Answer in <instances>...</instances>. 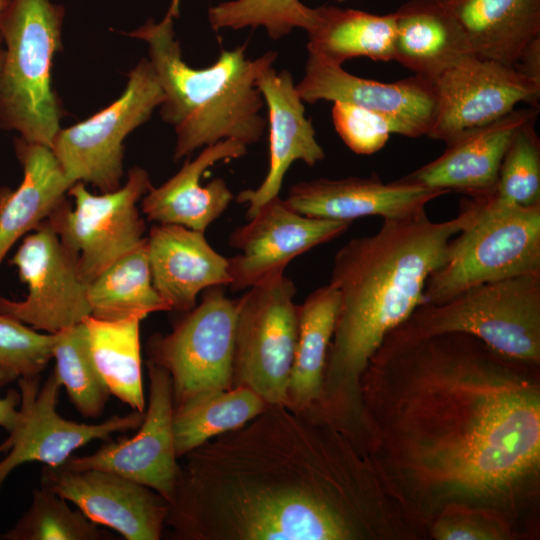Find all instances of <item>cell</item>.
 Listing matches in <instances>:
<instances>
[{"label": "cell", "mask_w": 540, "mask_h": 540, "mask_svg": "<svg viewBox=\"0 0 540 540\" xmlns=\"http://www.w3.org/2000/svg\"><path fill=\"white\" fill-rule=\"evenodd\" d=\"M470 215L465 200L459 214L443 222L431 221L426 211L384 220L376 233L351 239L335 254L329 284L339 307L322 395L309 412L359 446L367 443L363 373L386 335L424 302L427 279Z\"/></svg>", "instance_id": "obj_3"}, {"label": "cell", "mask_w": 540, "mask_h": 540, "mask_svg": "<svg viewBox=\"0 0 540 540\" xmlns=\"http://www.w3.org/2000/svg\"><path fill=\"white\" fill-rule=\"evenodd\" d=\"M147 247L153 285L170 311L189 312L201 291L230 284L228 258L211 247L204 232L157 224Z\"/></svg>", "instance_id": "obj_22"}, {"label": "cell", "mask_w": 540, "mask_h": 540, "mask_svg": "<svg viewBox=\"0 0 540 540\" xmlns=\"http://www.w3.org/2000/svg\"><path fill=\"white\" fill-rule=\"evenodd\" d=\"M296 287L273 276L236 300L232 387L243 386L269 406H286L298 335Z\"/></svg>", "instance_id": "obj_8"}, {"label": "cell", "mask_w": 540, "mask_h": 540, "mask_svg": "<svg viewBox=\"0 0 540 540\" xmlns=\"http://www.w3.org/2000/svg\"><path fill=\"white\" fill-rule=\"evenodd\" d=\"M109 533L99 529L67 500L41 486L33 491L27 512L13 528L0 535L3 540H103Z\"/></svg>", "instance_id": "obj_33"}, {"label": "cell", "mask_w": 540, "mask_h": 540, "mask_svg": "<svg viewBox=\"0 0 540 540\" xmlns=\"http://www.w3.org/2000/svg\"><path fill=\"white\" fill-rule=\"evenodd\" d=\"M336 1H338V2H343V1H346V0H336Z\"/></svg>", "instance_id": "obj_42"}, {"label": "cell", "mask_w": 540, "mask_h": 540, "mask_svg": "<svg viewBox=\"0 0 540 540\" xmlns=\"http://www.w3.org/2000/svg\"><path fill=\"white\" fill-rule=\"evenodd\" d=\"M173 17L168 11L160 22L149 20L128 33L148 47V59L164 94L160 115L176 134L173 159L179 161L227 139L247 146L259 142L267 121L261 115L265 104L256 81L273 66L278 53L267 51L251 59L245 43L221 50L210 66L191 67L182 57Z\"/></svg>", "instance_id": "obj_4"}, {"label": "cell", "mask_w": 540, "mask_h": 540, "mask_svg": "<svg viewBox=\"0 0 540 540\" xmlns=\"http://www.w3.org/2000/svg\"><path fill=\"white\" fill-rule=\"evenodd\" d=\"M20 419L0 445V489L18 466L38 461L47 466L64 464L76 449L93 440L110 441L115 432L136 429L145 411L114 415L100 424H85L61 417L56 405L62 387L54 370L43 385L40 375L18 379Z\"/></svg>", "instance_id": "obj_13"}, {"label": "cell", "mask_w": 540, "mask_h": 540, "mask_svg": "<svg viewBox=\"0 0 540 540\" xmlns=\"http://www.w3.org/2000/svg\"><path fill=\"white\" fill-rule=\"evenodd\" d=\"M10 264L27 285V295L20 301L0 295L1 314L51 334L91 315L88 283L47 220L24 237Z\"/></svg>", "instance_id": "obj_12"}, {"label": "cell", "mask_w": 540, "mask_h": 540, "mask_svg": "<svg viewBox=\"0 0 540 540\" xmlns=\"http://www.w3.org/2000/svg\"><path fill=\"white\" fill-rule=\"evenodd\" d=\"M394 61L434 80L472 55L464 34L442 0H410L395 12Z\"/></svg>", "instance_id": "obj_26"}, {"label": "cell", "mask_w": 540, "mask_h": 540, "mask_svg": "<svg viewBox=\"0 0 540 540\" xmlns=\"http://www.w3.org/2000/svg\"><path fill=\"white\" fill-rule=\"evenodd\" d=\"M514 68L526 77L540 83V38L528 46Z\"/></svg>", "instance_id": "obj_40"}, {"label": "cell", "mask_w": 540, "mask_h": 540, "mask_svg": "<svg viewBox=\"0 0 540 540\" xmlns=\"http://www.w3.org/2000/svg\"><path fill=\"white\" fill-rule=\"evenodd\" d=\"M236 300L207 288L198 306L166 335H153L149 359L170 375L173 406L203 392L232 388Z\"/></svg>", "instance_id": "obj_11"}, {"label": "cell", "mask_w": 540, "mask_h": 540, "mask_svg": "<svg viewBox=\"0 0 540 540\" xmlns=\"http://www.w3.org/2000/svg\"><path fill=\"white\" fill-rule=\"evenodd\" d=\"M458 22L470 53L514 67L540 38V0H442Z\"/></svg>", "instance_id": "obj_25"}, {"label": "cell", "mask_w": 540, "mask_h": 540, "mask_svg": "<svg viewBox=\"0 0 540 540\" xmlns=\"http://www.w3.org/2000/svg\"><path fill=\"white\" fill-rule=\"evenodd\" d=\"M538 108L514 109L492 123L453 137L439 157L399 180L469 197L491 193L513 136L523 124L537 118Z\"/></svg>", "instance_id": "obj_21"}, {"label": "cell", "mask_w": 540, "mask_h": 540, "mask_svg": "<svg viewBox=\"0 0 540 540\" xmlns=\"http://www.w3.org/2000/svg\"><path fill=\"white\" fill-rule=\"evenodd\" d=\"M64 12L50 0H10L0 14V127L48 147L61 129L52 66Z\"/></svg>", "instance_id": "obj_5"}, {"label": "cell", "mask_w": 540, "mask_h": 540, "mask_svg": "<svg viewBox=\"0 0 540 540\" xmlns=\"http://www.w3.org/2000/svg\"><path fill=\"white\" fill-rule=\"evenodd\" d=\"M351 223L308 217L280 196L272 198L229 237V245L239 251L228 258L229 287L239 291L284 274L294 258L337 238Z\"/></svg>", "instance_id": "obj_15"}, {"label": "cell", "mask_w": 540, "mask_h": 540, "mask_svg": "<svg viewBox=\"0 0 540 540\" xmlns=\"http://www.w3.org/2000/svg\"><path fill=\"white\" fill-rule=\"evenodd\" d=\"M396 330L415 336L473 335L509 358L540 366V273L471 287L438 304H421Z\"/></svg>", "instance_id": "obj_7"}, {"label": "cell", "mask_w": 540, "mask_h": 540, "mask_svg": "<svg viewBox=\"0 0 540 540\" xmlns=\"http://www.w3.org/2000/svg\"><path fill=\"white\" fill-rule=\"evenodd\" d=\"M9 1L10 0H0V14L4 10V8L6 7V5L8 4ZM2 55H3V45H2V39H1V36H0V62H1V59H2Z\"/></svg>", "instance_id": "obj_41"}, {"label": "cell", "mask_w": 540, "mask_h": 540, "mask_svg": "<svg viewBox=\"0 0 540 540\" xmlns=\"http://www.w3.org/2000/svg\"><path fill=\"white\" fill-rule=\"evenodd\" d=\"M54 372L74 407L87 418L102 415L109 390L91 356L83 322L54 333Z\"/></svg>", "instance_id": "obj_32"}, {"label": "cell", "mask_w": 540, "mask_h": 540, "mask_svg": "<svg viewBox=\"0 0 540 540\" xmlns=\"http://www.w3.org/2000/svg\"><path fill=\"white\" fill-rule=\"evenodd\" d=\"M149 403L139 431L131 438L107 441L90 455L62 464L73 470L109 471L151 488L170 504L179 464L172 430L173 393L169 373L148 360Z\"/></svg>", "instance_id": "obj_16"}, {"label": "cell", "mask_w": 540, "mask_h": 540, "mask_svg": "<svg viewBox=\"0 0 540 540\" xmlns=\"http://www.w3.org/2000/svg\"><path fill=\"white\" fill-rule=\"evenodd\" d=\"M315 8L300 0H231L212 6L208 19L213 30L265 28L269 38L281 39L295 28L308 30Z\"/></svg>", "instance_id": "obj_34"}, {"label": "cell", "mask_w": 540, "mask_h": 540, "mask_svg": "<svg viewBox=\"0 0 540 540\" xmlns=\"http://www.w3.org/2000/svg\"><path fill=\"white\" fill-rule=\"evenodd\" d=\"M361 395L369 453L427 530L450 503L496 509L519 530L540 491V366L467 333L393 329Z\"/></svg>", "instance_id": "obj_1"}, {"label": "cell", "mask_w": 540, "mask_h": 540, "mask_svg": "<svg viewBox=\"0 0 540 540\" xmlns=\"http://www.w3.org/2000/svg\"><path fill=\"white\" fill-rule=\"evenodd\" d=\"M247 145L222 140L201 149L192 160L159 187L143 196L142 212L158 224L180 225L195 231L205 230L227 209L234 195L222 178L201 185L202 175L220 161L246 155Z\"/></svg>", "instance_id": "obj_23"}, {"label": "cell", "mask_w": 540, "mask_h": 540, "mask_svg": "<svg viewBox=\"0 0 540 540\" xmlns=\"http://www.w3.org/2000/svg\"><path fill=\"white\" fill-rule=\"evenodd\" d=\"M307 51L343 65L366 57L372 61H394L395 15H377L362 10L323 5L315 8Z\"/></svg>", "instance_id": "obj_27"}, {"label": "cell", "mask_w": 540, "mask_h": 540, "mask_svg": "<svg viewBox=\"0 0 540 540\" xmlns=\"http://www.w3.org/2000/svg\"><path fill=\"white\" fill-rule=\"evenodd\" d=\"M152 186L149 173L137 166L129 170L123 186L100 195L77 182L67 193L75 208L64 198L48 217L88 284L145 239L146 226L137 203Z\"/></svg>", "instance_id": "obj_10"}, {"label": "cell", "mask_w": 540, "mask_h": 540, "mask_svg": "<svg viewBox=\"0 0 540 540\" xmlns=\"http://www.w3.org/2000/svg\"><path fill=\"white\" fill-rule=\"evenodd\" d=\"M448 193L399 179L385 183L372 175L300 181L289 188L284 200L291 209L308 217L352 222L366 216L383 220L409 218Z\"/></svg>", "instance_id": "obj_19"}, {"label": "cell", "mask_w": 540, "mask_h": 540, "mask_svg": "<svg viewBox=\"0 0 540 540\" xmlns=\"http://www.w3.org/2000/svg\"><path fill=\"white\" fill-rule=\"evenodd\" d=\"M165 524L180 540H418L371 455L332 424L268 406L188 452Z\"/></svg>", "instance_id": "obj_2"}, {"label": "cell", "mask_w": 540, "mask_h": 540, "mask_svg": "<svg viewBox=\"0 0 540 540\" xmlns=\"http://www.w3.org/2000/svg\"><path fill=\"white\" fill-rule=\"evenodd\" d=\"M142 317L101 320L93 316L82 322L88 332L93 362L110 394L133 410L144 411L140 322Z\"/></svg>", "instance_id": "obj_31"}, {"label": "cell", "mask_w": 540, "mask_h": 540, "mask_svg": "<svg viewBox=\"0 0 540 540\" xmlns=\"http://www.w3.org/2000/svg\"><path fill=\"white\" fill-rule=\"evenodd\" d=\"M339 296L330 284L314 290L298 307V335L287 389L286 407L305 413L319 402Z\"/></svg>", "instance_id": "obj_28"}, {"label": "cell", "mask_w": 540, "mask_h": 540, "mask_svg": "<svg viewBox=\"0 0 540 540\" xmlns=\"http://www.w3.org/2000/svg\"><path fill=\"white\" fill-rule=\"evenodd\" d=\"M54 333L40 334L0 313V387L40 375L53 358Z\"/></svg>", "instance_id": "obj_36"}, {"label": "cell", "mask_w": 540, "mask_h": 540, "mask_svg": "<svg viewBox=\"0 0 540 540\" xmlns=\"http://www.w3.org/2000/svg\"><path fill=\"white\" fill-rule=\"evenodd\" d=\"M41 486L73 503L92 522L126 540H159L169 503L151 488L118 474L44 465Z\"/></svg>", "instance_id": "obj_18"}, {"label": "cell", "mask_w": 540, "mask_h": 540, "mask_svg": "<svg viewBox=\"0 0 540 540\" xmlns=\"http://www.w3.org/2000/svg\"><path fill=\"white\" fill-rule=\"evenodd\" d=\"M333 126L354 153L371 155L381 150L391 134V122L381 114L350 103L335 101L331 111Z\"/></svg>", "instance_id": "obj_38"}, {"label": "cell", "mask_w": 540, "mask_h": 540, "mask_svg": "<svg viewBox=\"0 0 540 540\" xmlns=\"http://www.w3.org/2000/svg\"><path fill=\"white\" fill-rule=\"evenodd\" d=\"M164 100L156 72L142 58L128 74L122 94L86 120L56 134L51 150L72 183H91L102 193L121 187L124 140L151 118Z\"/></svg>", "instance_id": "obj_9"}, {"label": "cell", "mask_w": 540, "mask_h": 540, "mask_svg": "<svg viewBox=\"0 0 540 540\" xmlns=\"http://www.w3.org/2000/svg\"><path fill=\"white\" fill-rule=\"evenodd\" d=\"M268 406L243 386L199 393L173 406L176 457H184L208 440L242 427Z\"/></svg>", "instance_id": "obj_29"}, {"label": "cell", "mask_w": 540, "mask_h": 540, "mask_svg": "<svg viewBox=\"0 0 540 540\" xmlns=\"http://www.w3.org/2000/svg\"><path fill=\"white\" fill-rule=\"evenodd\" d=\"M296 88L303 102L341 101L377 112L391 122L395 134L410 138L428 135L436 111L435 86L428 78L366 79L311 52Z\"/></svg>", "instance_id": "obj_17"}, {"label": "cell", "mask_w": 540, "mask_h": 540, "mask_svg": "<svg viewBox=\"0 0 540 540\" xmlns=\"http://www.w3.org/2000/svg\"><path fill=\"white\" fill-rule=\"evenodd\" d=\"M428 536L435 540H511L522 534L496 509L450 503L433 517Z\"/></svg>", "instance_id": "obj_37"}, {"label": "cell", "mask_w": 540, "mask_h": 540, "mask_svg": "<svg viewBox=\"0 0 540 540\" xmlns=\"http://www.w3.org/2000/svg\"><path fill=\"white\" fill-rule=\"evenodd\" d=\"M436 111L428 137L447 142L492 123L520 103L538 106L540 83L516 68L473 55L444 70L433 80Z\"/></svg>", "instance_id": "obj_14"}, {"label": "cell", "mask_w": 540, "mask_h": 540, "mask_svg": "<svg viewBox=\"0 0 540 540\" xmlns=\"http://www.w3.org/2000/svg\"><path fill=\"white\" fill-rule=\"evenodd\" d=\"M256 86L268 114L269 166L257 188L245 189L235 198L236 202L248 205V219L267 201L279 196L292 163L302 161L313 167L325 158L291 73L276 71L271 66L260 74Z\"/></svg>", "instance_id": "obj_20"}, {"label": "cell", "mask_w": 540, "mask_h": 540, "mask_svg": "<svg viewBox=\"0 0 540 540\" xmlns=\"http://www.w3.org/2000/svg\"><path fill=\"white\" fill-rule=\"evenodd\" d=\"M20 391L10 389L4 398H0V426L8 433L12 432L20 419Z\"/></svg>", "instance_id": "obj_39"}, {"label": "cell", "mask_w": 540, "mask_h": 540, "mask_svg": "<svg viewBox=\"0 0 540 540\" xmlns=\"http://www.w3.org/2000/svg\"><path fill=\"white\" fill-rule=\"evenodd\" d=\"M23 179L11 190L0 188V264L15 243L48 219L73 185L50 147L14 139Z\"/></svg>", "instance_id": "obj_24"}, {"label": "cell", "mask_w": 540, "mask_h": 540, "mask_svg": "<svg viewBox=\"0 0 540 540\" xmlns=\"http://www.w3.org/2000/svg\"><path fill=\"white\" fill-rule=\"evenodd\" d=\"M535 121L533 118L517 130L502 159L492 194L503 202L540 205V139Z\"/></svg>", "instance_id": "obj_35"}, {"label": "cell", "mask_w": 540, "mask_h": 540, "mask_svg": "<svg viewBox=\"0 0 540 540\" xmlns=\"http://www.w3.org/2000/svg\"><path fill=\"white\" fill-rule=\"evenodd\" d=\"M471 215L431 273L422 304H438L487 282L540 273V205L523 207L491 193L466 199Z\"/></svg>", "instance_id": "obj_6"}, {"label": "cell", "mask_w": 540, "mask_h": 540, "mask_svg": "<svg viewBox=\"0 0 540 540\" xmlns=\"http://www.w3.org/2000/svg\"><path fill=\"white\" fill-rule=\"evenodd\" d=\"M87 299L91 316L101 320L144 319L153 312L170 311L153 285L147 237L88 284Z\"/></svg>", "instance_id": "obj_30"}]
</instances>
